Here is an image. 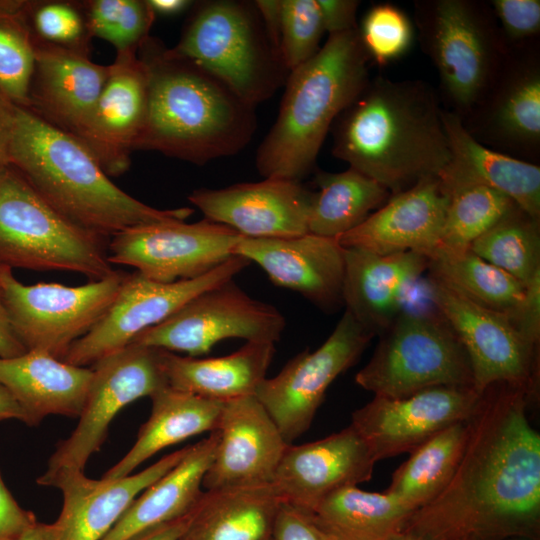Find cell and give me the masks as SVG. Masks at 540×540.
<instances>
[{
  "instance_id": "cell-1",
  "label": "cell",
  "mask_w": 540,
  "mask_h": 540,
  "mask_svg": "<svg viewBox=\"0 0 540 540\" xmlns=\"http://www.w3.org/2000/svg\"><path fill=\"white\" fill-rule=\"evenodd\" d=\"M531 394L507 383L480 394L454 474L403 531L417 540H539L540 435L527 417Z\"/></svg>"
},
{
  "instance_id": "cell-2",
  "label": "cell",
  "mask_w": 540,
  "mask_h": 540,
  "mask_svg": "<svg viewBox=\"0 0 540 540\" xmlns=\"http://www.w3.org/2000/svg\"><path fill=\"white\" fill-rule=\"evenodd\" d=\"M442 110L425 81L370 79L332 125V153L391 195L405 191L450 159Z\"/></svg>"
},
{
  "instance_id": "cell-3",
  "label": "cell",
  "mask_w": 540,
  "mask_h": 540,
  "mask_svg": "<svg viewBox=\"0 0 540 540\" xmlns=\"http://www.w3.org/2000/svg\"><path fill=\"white\" fill-rule=\"evenodd\" d=\"M137 54L145 66L148 98L135 150L204 165L235 155L250 142L255 106L221 79L150 36Z\"/></svg>"
},
{
  "instance_id": "cell-4",
  "label": "cell",
  "mask_w": 540,
  "mask_h": 540,
  "mask_svg": "<svg viewBox=\"0 0 540 540\" xmlns=\"http://www.w3.org/2000/svg\"><path fill=\"white\" fill-rule=\"evenodd\" d=\"M8 162L63 216L108 239L143 225L185 221L194 212L135 199L109 179L77 137L23 107L17 109Z\"/></svg>"
},
{
  "instance_id": "cell-5",
  "label": "cell",
  "mask_w": 540,
  "mask_h": 540,
  "mask_svg": "<svg viewBox=\"0 0 540 540\" xmlns=\"http://www.w3.org/2000/svg\"><path fill=\"white\" fill-rule=\"evenodd\" d=\"M358 28L329 35L312 58L289 72L276 121L256 156L264 178L301 182L337 117L368 84L371 60Z\"/></svg>"
},
{
  "instance_id": "cell-6",
  "label": "cell",
  "mask_w": 540,
  "mask_h": 540,
  "mask_svg": "<svg viewBox=\"0 0 540 540\" xmlns=\"http://www.w3.org/2000/svg\"><path fill=\"white\" fill-rule=\"evenodd\" d=\"M109 240L63 216L12 163L0 164V267L99 280L115 271Z\"/></svg>"
},
{
  "instance_id": "cell-7",
  "label": "cell",
  "mask_w": 540,
  "mask_h": 540,
  "mask_svg": "<svg viewBox=\"0 0 540 540\" xmlns=\"http://www.w3.org/2000/svg\"><path fill=\"white\" fill-rule=\"evenodd\" d=\"M414 6L420 43L438 73L448 110L464 119L488 91L512 49L490 4L422 0Z\"/></svg>"
},
{
  "instance_id": "cell-8",
  "label": "cell",
  "mask_w": 540,
  "mask_h": 540,
  "mask_svg": "<svg viewBox=\"0 0 540 540\" xmlns=\"http://www.w3.org/2000/svg\"><path fill=\"white\" fill-rule=\"evenodd\" d=\"M173 49L255 107L285 84L289 74L254 2L199 3Z\"/></svg>"
},
{
  "instance_id": "cell-9",
  "label": "cell",
  "mask_w": 540,
  "mask_h": 540,
  "mask_svg": "<svg viewBox=\"0 0 540 540\" xmlns=\"http://www.w3.org/2000/svg\"><path fill=\"white\" fill-rule=\"evenodd\" d=\"M355 382L374 396L404 398L437 386L472 387L467 353L433 305L404 307L388 328Z\"/></svg>"
},
{
  "instance_id": "cell-10",
  "label": "cell",
  "mask_w": 540,
  "mask_h": 540,
  "mask_svg": "<svg viewBox=\"0 0 540 540\" xmlns=\"http://www.w3.org/2000/svg\"><path fill=\"white\" fill-rule=\"evenodd\" d=\"M127 274L115 270L80 286L27 285L16 279L12 269L0 267V288L11 327L25 349L63 360L106 314Z\"/></svg>"
},
{
  "instance_id": "cell-11",
  "label": "cell",
  "mask_w": 540,
  "mask_h": 540,
  "mask_svg": "<svg viewBox=\"0 0 540 540\" xmlns=\"http://www.w3.org/2000/svg\"><path fill=\"white\" fill-rule=\"evenodd\" d=\"M163 355V349L131 343L90 366L92 377L78 424L57 443L45 472L84 471L119 411L168 385Z\"/></svg>"
},
{
  "instance_id": "cell-12",
  "label": "cell",
  "mask_w": 540,
  "mask_h": 540,
  "mask_svg": "<svg viewBox=\"0 0 540 540\" xmlns=\"http://www.w3.org/2000/svg\"><path fill=\"white\" fill-rule=\"evenodd\" d=\"M285 327L275 306L251 297L230 279L196 295L131 343L197 357L229 338L275 344Z\"/></svg>"
},
{
  "instance_id": "cell-13",
  "label": "cell",
  "mask_w": 540,
  "mask_h": 540,
  "mask_svg": "<svg viewBox=\"0 0 540 540\" xmlns=\"http://www.w3.org/2000/svg\"><path fill=\"white\" fill-rule=\"evenodd\" d=\"M373 337L345 311L320 347L300 352L260 383L255 396L288 444L310 428L329 386L358 361Z\"/></svg>"
},
{
  "instance_id": "cell-14",
  "label": "cell",
  "mask_w": 540,
  "mask_h": 540,
  "mask_svg": "<svg viewBox=\"0 0 540 540\" xmlns=\"http://www.w3.org/2000/svg\"><path fill=\"white\" fill-rule=\"evenodd\" d=\"M250 262L233 255L210 272L190 280L161 283L137 271L128 273L102 319L68 350L63 361L88 367L129 345L203 291L233 279Z\"/></svg>"
},
{
  "instance_id": "cell-15",
  "label": "cell",
  "mask_w": 540,
  "mask_h": 540,
  "mask_svg": "<svg viewBox=\"0 0 540 540\" xmlns=\"http://www.w3.org/2000/svg\"><path fill=\"white\" fill-rule=\"evenodd\" d=\"M430 301L463 345L480 395L495 383L534 392L538 345L505 313L481 307L428 278Z\"/></svg>"
},
{
  "instance_id": "cell-16",
  "label": "cell",
  "mask_w": 540,
  "mask_h": 540,
  "mask_svg": "<svg viewBox=\"0 0 540 540\" xmlns=\"http://www.w3.org/2000/svg\"><path fill=\"white\" fill-rule=\"evenodd\" d=\"M243 236L208 219L135 227L110 238L111 264L130 266L161 283L198 278L234 255Z\"/></svg>"
},
{
  "instance_id": "cell-17",
  "label": "cell",
  "mask_w": 540,
  "mask_h": 540,
  "mask_svg": "<svg viewBox=\"0 0 540 540\" xmlns=\"http://www.w3.org/2000/svg\"><path fill=\"white\" fill-rule=\"evenodd\" d=\"M480 395L472 387L437 386L404 398H374L352 413L351 425L378 461L412 452L439 431L466 421Z\"/></svg>"
},
{
  "instance_id": "cell-18",
  "label": "cell",
  "mask_w": 540,
  "mask_h": 540,
  "mask_svg": "<svg viewBox=\"0 0 540 540\" xmlns=\"http://www.w3.org/2000/svg\"><path fill=\"white\" fill-rule=\"evenodd\" d=\"M484 145L519 157H535L540 148V62L538 51L511 50L481 101L462 119ZM520 159V158H519Z\"/></svg>"
},
{
  "instance_id": "cell-19",
  "label": "cell",
  "mask_w": 540,
  "mask_h": 540,
  "mask_svg": "<svg viewBox=\"0 0 540 540\" xmlns=\"http://www.w3.org/2000/svg\"><path fill=\"white\" fill-rule=\"evenodd\" d=\"M314 192L300 181L265 178L220 189H195L188 200L205 219L247 238H286L308 233Z\"/></svg>"
},
{
  "instance_id": "cell-20",
  "label": "cell",
  "mask_w": 540,
  "mask_h": 540,
  "mask_svg": "<svg viewBox=\"0 0 540 540\" xmlns=\"http://www.w3.org/2000/svg\"><path fill=\"white\" fill-rule=\"evenodd\" d=\"M216 431L218 442L203 478L204 490L273 483L289 444L255 395L223 402Z\"/></svg>"
},
{
  "instance_id": "cell-21",
  "label": "cell",
  "mask_w": 540,
  "mask_h": 540,
  "mask_svg": "<svg viewBox=\"0 0 540 540\" xmlns=\"http://www.w3.org/2000/svg\"><path fill=\"white\" fill-rule=\"evenodd\" d=\"M376 463L364 439L349 424L325 438L289 444L272 485L283 501L313 512L333 492L369 481Z\"/></svg>"
},
{
  "instance_id": "cell-22",
  "label": "cell",
  "mask_w": 540,
  "mask_h": 540,
  "mask_svg": "<svg viewBox=\"0 0 540 540\" xmlns=\"http://www.w3.org/2000/svg\"><path fill=\"white\" fill-rule=\"evenodd\" d=\"M188 447L120 478L96 480L79 470L44 472L37 484L58 488L63 495L55 521L59 540H102L139 494L182 460Z\"/></svg>"
},
{
  "instance_id": "cell-23",
  "label": "cell",
  "mask_w": 540,
  "mask_h": 540,
  "mask_svg": "<svg viewBox=\"0 0 540 540\" xmlns=\"http://www.w3.org/2000/svg\"><path fill=\"white\" fill-rule=\"evenodd\" d=\"M233 253L258 264L274 285L299 293L325 312L343 306L344 251L336 238L312 233L243 237Z\"/></svg>"
},
{
  "instance_id": "cell-24",
  "label": "cell",
  "mask_w": 540,
  "mask_h": 540,
  "mask_svg": "<svg viewBox=\"0 0 540 540\" xmlns=\"http://www.w3.org/2000/svg\"><path fill=\"white\" fill-rule=\"evenodd\" d=\"M147 98V74L137 51L116 52L94 111L77 137L108 176L129 169L145 122Z\"/></svg>"
},
{
  "instance_id": "cell-25",
  "label": "cell",
  "mask_w": 540,
  "mask_h": 540,
  "mask_svg": "<svg viewBox=\"0 0 540 540\" xmlns=\"http://www.w3.org/2000/svg\"><path fill=\"white\" fill-rule=\"evenodd\" d=\"M29 107L51 125L78 137L85 129L108 77V66L89 53L38 39Z\"/></svg>"
},
{
  "instance_id": "cell-26",
  "label": "cell",
  "mask_w": 540,
  "mask_h": 540,
  "mask_svg": "<svg viewBox=\"0 0 540 540\" xmlns=\"http://www.w3.org/2000/svg\"><path fill=\"white\" fill-rule=\"evenodd\" d=\"M449 196L438 177L424 179L393 194L360 225L337 238L342 247L380 255L417 252L429 257L437 250Z\"/></svg>"
},
{
  "instance_id": "cell-27",
  "label": "cell",
  "mask_w": 540,
  "mask_h": 540,
  "mask_svg": "<svg viewBox=\"0 0 540 540\" xmlns=\"http://www.w3.org/2000/svg\"><path fill=\"white\" fill-rule=\"evenodd\" d=\"M343 306L363 327L382 333L407 304L412 289L428 269L417 252L388 255L343 247Z\"/></svg>"
},
{
  "instance_id": "cell-28",
  "label": "cell",
  "mask_w": 540,
  "mask_h": 540,
  "mask_svg": "<svg viewBox=\"0 0 540 540\" xmlns=\"http://www.w3.org/2000/svg\"><path fill=\"white\" fill-rule=\"evenodd\" d=\"M450 159L438 175L443 191L484 186L498 190L530 216L540 219V167L480 143L454 112L443 109Z\"/></svg>"
},
{
  "instance_id": "cell-29",
  "label": "cell",
  "mask_w": 540,
  "mask_h": 540,
  "mask_svg": "<svg viewBox=\"0 0 540 540\" xmlns=\"http://www.w3.org/2000/svg\"><path fill=\"white\" fill-rule=\"evenodd\" d=\"M91 377V367L75 366L40 351L0 358V384L25 411L29 426L50 415L78 418Z\"/></svg>"
},
{
  "instance_id": "cell-30",
  "label": "cell",
  "mask_w": 540,
  "mask_h": 540,
  "mask_svg": "<svg viewBox=\"0 0 540 540\" xmlns=\"http://www.w3.org/2000/svg\"><path fill=\"white\" fill-rule=\"evenodd\" d=\"M217 442L214 430L189 446L182 460L142 491L102 540H130L192 512L203 496V478Z\"/></svg>"
},
{
  "instance_id": "cell-31",
  "label": "cell",
  "mask_w": 540,
  "mask_h": 540,
  "mask_svg": "<svg viewBox=\"0 0 540 540\" xmlns=\"http://www.w3.org/2000/svg\"><path fill=\"white\" fill-rule=\"evenodd\" d=\"M275 353L274 343L246 342L221 357L179 356L164 350L168 385L204 398L225 402L255 395Z\"/></svg>"
},
{
  "instance_id": "cell-32",
  "label": "cell",
  "mask_w": 540,
  "mask_h": 540,
  "mask_svg": "<svg viewBox=\"0 0 540 540\" xmlns=\"http://www.w3.org/2000/svg\"><path fill=\"white\" fill-rule=\"evenodd\" d=\"M151 414L139 428L130 450L103 478H120L171 445L217 429L223 402L204 398L169 385L150 396Z\"/></svg>"
},
{
  "instance_id": "cell-33",
  "label": "cell",
  "mask_w": 540,
  "mask_h": 540,
  "mask_svg": "<svg viewBox=\"0 0 540 540\" xmlns=\"http://www.w3.org/2000/svg\"><path fill=\"white\" fill-rule=\"evenodd\" d=\"M282 502L272 484L204 490L180 540H273Z\"/></svg>"
},
{
  "instance_id": "cell-34",
  "label": "cell",
  "mask_w": 540,
  "mask_h": 540,
  "mask_svg": "<svg viewBox=\"0 0 540 540\" xmlns=\"http://www.w3.org/2000/svg\"><path fill=\"white\" fill-rule=\"evenodd\" d=\"M308 219V233L338 238L360 225L391 196L377 181L348 168L318 172Z\"/></svg>"
},
{
  "instance_id": "cell-35",
  "label": "cell",
  "mask_w": 540,
  "mask_h": 540,
  "mask_svg": "<svg viewBox=\"0 0 540 540\" xmlns=\"http://www.w3.org/2000/svg\"><path fill=\"white\" fill-rule=\"evenodd\" d=\"M313 513L337 540H389L404 530L414 511L386 492L352 486L327 496Z\"/></svg>"
},
{
  "instance_id": "cell-36",
  "label": "cell",
  "mask_w": 540,
  "mask_h": 540,
  "mask_svg": "<svg viewBox=\"0 0 540 540\" xmlns=\"http://www.w3.org/2000/svg\"><path fill=\"white\" fill-rule=\"evenodd\" d=\"M429 278L489 310L513 317L526 297L527 286L470 249H437L428 263Z\"/></svg>"
},
{
  "instance_id": "cell-37",
  "label": "cell",
  "mask_w": 540,
  "mask_h": 540,
  "mask_svg": "<svg viewBox=\"0 0 540 540\" xmlns=\"http://www.w3.org/2000/svg\"><path fill=\"white\" fill-rule=\"evenodd\" d=\"M468 422L446 427L423 442L393 473L384 491L414 512L433 500L448 484L463 454Z\"/></svg>"
},
{
  "instance_id": "cell-38",
  "label": "cell",
  "mask_w": 540,
  "mask_h": 540,
  "mask_svg": "<svg viewBox=\"0 0 540 540\" xmlns=\"http://www.w3.org/2000/svg\"><path fill=\"white\" fill-rule=\"evenodd\" d=\"M469 249L527 286L540 275V219L515 206Z\"/></svg>"
},
{
  "instance_id": "cell-39",
  "label": "cell",
  "mask_w": 540,
  "mask_h": 540,
  "mask_svg": "<svg viewBox=\"0 0 540 540\" xmlns=\"http://www.w3.org/2000/svg\"><path fill=\"white\" fill-rule=\"evenodd\" d=\"M517 206L504 193L484 186L461 188L449 195V203L437 249L468 250L473 241Z\"/></svg>"
},
{
  "instance_id": "cell-40",
  "label": "cell",
  "mask_w": 540,
  "mask_h": 540,
  "mask_svg": "<svg viewBox=\"0 0 540 540\" xmlns=\"http://www.w3.org/2000/svg\"><path fill=\"white\" fill-rule=\"evenodd\" d=\"M27 0H0V88L19 107H29L35 51Z\"/></svg>"
},
{
  "instance_id": "cell-41",
  "label": "cell",
  "mask_w": 540,
  "mask_h": 540,
  "mask_svg": "<svg viewBox=\"0 0 540 540\" xmlns=\"http://www.w3.org/2000/svg\"><path fill=\"white\" fill-rule=\"evenodd\" d=\"M82 7L91 36L109 42L116 52L138 51L156 17L148 0H89Z\"/></svg>"
},
{
  "instance_id": "cell-42",
  "label": "cell",
  "mask_w": 540,
  "mask_h": 540,
  "mask_svg": "<svg viewBox=\"0 0 540 540\" xmlns=\"http://www.w3.org/2000/svg\"><path fill=\"white\" fill-rule=\"evenodd\" d=\"M27 20L40 40L89 53L92 38L82 2L27 0Z\"/></svg>"
},
{
  "instance_id": "cell-43",
  "label": "cell",
  "mask_w": 540,
  "mask_h": 540,
  "mask_svg": "<svg viewBox=\"0 0 540 540\" xmlns=\"http://www.w3.org/2000/svg\"><path fill=\"white\" fill-rule=\"evenodd\" d=\"M370 60L384 66L406 54L414 40V26L404 11L393 4L371 7L358 28Z\"/></svg>"
},
{
  "instance_id": "cell-44",
  "label": "cell",
  "mask_w": 540,
  "mask_h": 540,
  "mask_svg": "<svg viewBox=\"0 0 540 540\" xmlns=\"http://www.w3.org/2000/svg\"><path fill=\"white\" fill-rule=\"evenodd\" d=\"M324 32L316 0H281L279 49L289 72L319 51Z\"/></svg>"
},
{
  "instance_id": "cell-45",
  "label": "cell",
  "mask_w": 540,
  "mask_h": 540,
  "mask_svg": "<svg viewBox=\"0 0 540 540\" xmlns=\"http://www.w3.org/2000/svg\"><path fill=\"white\" fill-rule=\"evenodd\" d=\"M490 7L501 34L512 49L529 42L540 31L539 0H493Z\"/></svg>"
},
{
  "instance_id": "cell-46",
  "label": "cell",
  "mask_w": 540,
  "mask_h": 540,
  "mask_svg": "<svg viewBox=\"0 0 540 540\" xmlns=\"http://www.w3.org/2000/svg\"><path fill=\"white\" fill-rule=\"evenodd\" d=\"M273 540H337L311 511L282 502Z\"/></svg>"
},
{
  "instance_id": "cell-47",
  "label": "cell",
  "mask_w": 540,
  "mask_h": 540,
  "mask_svg": "<svg viewBox=\"0 0 540 540\" xmlns=\"http://www.w3.org/2000/svg\"><path fill=\"white\" fill-rule=\"evenodd\" d=\"M39 521L36 515L22 508L6 487L0 473V540H15L31 530Z\"/></svg>"
},
{
  "instance_id": "cell-48",
  "label": "cell",
  "mask_w": 540,
  "mask_h": 540,
  "mask_svg": "<svg viewBox=\"0 0 540 540\" xmlns=\"http://www.w3.org/2000/svg\"><path fill=\"white\" fill-rule=\"evenodd\" d=\"M325 32L329 35L357 29L356 13L360 5L357 0H316Z\"/></svg>"
},
{
  "instance_id": "cell-49",
  "label": "cell",
  "mask_w": 540,
  "mask_h": 540,
  "mask_svg": "<svg viewBox=\"0 0 540 540\" xmlns=\"http://www.w3.org/2000/svg\"><path fill=\"white\" fill-rule=\"evenodd\" d=\"M520 331L532 343L539 345L540 338V275L528 285L526 297L518 313L513 316Z\"/></svg>"
},
{
  "instance_id": "cell-50",
  "label": "cell",
  "mask_w": 540,
  "mask_h": 540,
  "mask_svg": "<svg viewBox=\"0 0 540 540\" xmlns=\"http://www.w3.org/2000/svg\"><path fill=\"white\" fill-rule=\"evenodd\" d=\"M18 107L0 88V164L8 162Z\"/></svg>"
},
{
  "instance_id": "cell-51",
  "label": "cell",
  "mask_w": 540,
  "mask_h": 540,
  "mask_svg": "<svg viewBox=\"0 0 540 540\" xmlns=\"http://www.w3.org/2000/svg\"><path fill=\"white\" fill-rule=\"evenodd\" d=\"M254 3L268 37L280 52L281 0H258L254 1Z\"/></svg>"
},
{
  "instance_id": "cell-52",
  "label": "cell",
  "mask_w": 540,
  "mask_h": 540,
  "mask_svg": "<svg viewBox=\"0 0 540 540\" xmlns=\"http://www.w3.org/2000/svg\"><path fill=\"white\" fill-rule=\"evenodd\" d=\"M26 351L11 327L0 288V358L16 357Z\"/></svg>"
},
{
  "instance_id": "cell-53",
  "label": "cell",
  "mask_w": 540,
  "mask_h": 540,
  "mask_svg": "<svg viewBox=\"0 0 540 540\" xmlns=\"http://www.w3.org/2000/svg\"><path fill=\"white\" fill-rule=\"evenodd\" d=\"M193 511L183 517L141 533L130 540H180L190 523Z\"/></svg>"
},
{
  "instance_id": "cell-54",
  "label": "cell",
  "mask_w": 540,
  "mask_h": 540,
  "mask_svg": "<svg viewBox=\"0 0 540 540\" xmlns=\"http://www.w3.org/2000/svg\"><path fill=\"white\" fill-rule=\"evenodd\" d=\"M16 419L28 425V417L11 393L0 384V421Z\"/></svg>"
},
{
  "instance_id": "cell-55",
  "label": "cell",
  "mask_w": 540,
  "mask_h": 540,
  "mask_svg": "<svg viewBox=\"0 0 540 540\" xmlns=\"http://www.w3.org/2000/svg\"><path fill=\"white\" fill-rule=\"evenodd\" d=\"M155 15L172 16L185 11L192 5L188 0H148Z\"/></svg>"
},
{
  "instance_id": "cell-56",
  "label": "cell",
  "mask_w": 540,
  "mask_h": 540,
  "mask_svg": "<svg viewBox=\"0 0 540 540\" xmlns=\"http://www.w3.org/2000/svg\"><path fill=\"white\" fill-rule=\"evenodd\" d=\"M15 540H59V529L54 523L38 522L31 530Z\"/></svg>"
},
{
  "instance_id": "cell-57",
  "label": "cell",
  "mask_w": 540,
  "mask_h": 540,
  "mask_svg": "<svg viewBox=\"0 0 540 540\" xmlns=\"http://www.w3.org/2000/svg\"><path fill=\"white\" fill-rule=\"evenodd\" d=\"M389 540H417L415 537H413L411 534L402 531L393 537H391Z\"/></svg>"
}]
</instances>
